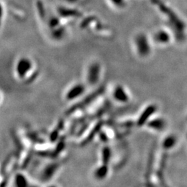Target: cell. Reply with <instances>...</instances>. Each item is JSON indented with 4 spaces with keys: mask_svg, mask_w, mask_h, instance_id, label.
Returning <instances> with one entry per match:
<instances>
[{
    "mask_svg": "<svg viewBox=\"0 0 187 187\" xmlns=\"http://www.w3.org/2000/svg\"><path fill=\"white\" fill-rule=\"evenodd\" d=\"M33 70V63L27 58H21L15 64V72L17 78L24 80L28 78L29 74Z\"/></svg>",
    "mask_w": 187,
    "mask_h": 187,
    "instance_id": "6da1fadb",
    "label": "cell"
},
{
    "mask_svg": "<svg viewBox=\"0 0 187 187\" xmlns=\"http://www.w3.org/2000/svg\"><path fill=\"white\" fill-rule=\"evenodd\" d=\"M101 75V67L99 63H92L88 66L86 73V81L89 85H95L99 83Z\"/></svg>",
    "mask_w": 187,
    "mask_h": 187,
    "instance_id": "7a4b0ae2",
    "label": "cell"
},
{
    "mask_svg": "<svg viewBox=\"0 0 187 187\" xmlns=\"http://www.w3.org/2000/svg\"><path fill=\"white\" fill-rule=\"evenodd\" d=\"M86 92V86L78 83L73 85L65 93V99L69 101H76Z\"/></svg>",
    "mask_w": 187,
    "mask_h": 187,
    "instance_id": "3957f363",
    "label": "cell"
},
{
    "mask_svg": "<svg viewBox=\"0 0 187 187\" xmlns=\"http://www.w3.org/2000/svg\"><path fill=\"white\" fill-rule=\"evenodd\" d=\"M112 97L118 103L125 104L129 101L130 97L127 90L123 85H117L115 87L112 92Z\"/></svg>",
    "mask_w": 187,
    "mask_h": 187,
    "instance_id": "277c9868",
    "label": "cell"
},
{
    "mask_svg": "<svg viewBox=\"0 0 187 187\" xmlns=\"http://www.w3.org/2000/svg\"><path fill=\"white\" fill-rule=\"evenodd\" d=\"M101 92H102V91L101 90H99L96 91L94 94H91L90 96L86 97L85 99H84L83 100H82V101H81L78 103V106L77 105V106H74L73 107H72L68 112L69 113L74 112L78 110V109H81L82 108H84V107L87 106V105H89L90 103L94 101V99L97 97H99V96L101 95Z\"/></svg>",
    "mask_w": 187,
    "mask_h": 187,
    "instance_id": "5b68a950",
    "label": "cell"
},
{
    "mask_svg": "<svg viewBox=\"0 0 187 187\" xmlns=\"http://www.w3.org/2000/svg\"><path fill=\"white\" fill-rule=\"evenodd\" d=\"M60 166L58 163H51L48 165L44 168V170L42 172V178L43 179H51L54 175L56 173V170Z\"/></svg>",
    "mask_w": 187,
    "mask_h": 187,
    "instance_id": "8992f818",
    "label": "cell"
},
{
    "mask_svg": "<svg viewBox=\"0 0 187 187\" xmlns=\"http://www.w3.org/2000/svg\"><path fill=\"white\" fill-rule=\"evenodd\" d=\"M154 108H152V106H149L148 108H146L145 110H143V112L141 113V116L139 118H138L137 121H136V124L139 125V126L141 127L142 125L146 124L148 121V119L150 117V115L152 114V112H153Z\"/></svg>",
    "mask_w": 187,
    "mask_h": 187,
    "instance_id": "52a82bcc",
    "label": "cell"
},
{
    "mask_svg": "<svg viewBox=\"0 0 187 187\" xmlns=\"http://www.w3.org/2000/svg\"><path fill=\"white\" fill-rule=\"evenodd\" d=\"M109 171L108 164H102L94 170V176L99 179L106 178Z\"/></svg>",
    "mask_w": 187,
    "mask_h": 187,
    "instance_id": "ba28073f",
    "label": "cell"
},
{
    "mask_svg": "<svg viewBox=\"0 0 187 187\" xmlns=\"http://www.w3.org/2000/svg\"><path fill=\"white\" fill-rule=\"evenodd\" d=\"M14 182L17 186H26L29 185L28 179L24 174L20 173H18L15 175Z\"/></svg>",
    "mask_w": 187,
    "mask_h": 187,
    "instance_id": "9c48e42d",
    "label": "cell"
},
{
    "mask_svg": "<svg viewBox=\"0 0 187 187\" xmlns=\"http://www.w3.org/2000/svg\"><path fill=\"white\" fill-rule=\"evenodd\" d=\"M111 157V151L109 147H104L102 151L101 159L103 164H108V162Z\"/></svg>",
    "mask_w": 187,
    "mask_h": 187,
    "instance_id": "30bf717a",
    "label": "cell"
}]
</instances>
